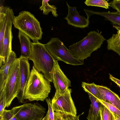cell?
<instances>
[{"mask_svg":"<svg viewBox=\"0 0 120 120\" xmlns=\"http://www.w3.org/2000/svg\"><path fill=\"white\" fill-rule=\"evenodd\" d=\"M99 113L101 120H115L112 114L102 104L100 107Z\"/></svg>","mask_w":120,"mask_h":120,"instance_id":"obj_22","label":"cell"},{"mask_svg":"<svg viewBox=\"0 0 120 120\" xmlns=\"http://www.w3.org/2000/svg\"><path fill=\"white\" fill-rule=\"evenodd\" d=\"M13 10L9 7L0 8V62L3 61V40L7 24L13 21L15 17Z\"/></svg>","mask_w":120,"mask_h":120,"instance_id":"obj_11","label":"cell"},{"mask_svg":"<svg viewBox=\"0 0 120 120\" xmlns=\"http://www.w3.org/2000/svg\"><path fill=\"white\" fill-rule=\"evenodd\" d=\"M19 59L17 58L10 68L6 83L3 90L4 92L6 107H8L16 97L19 85Z\"/></svg>","mask_w":120,"mask_h":120,"instance_id":"obj_6","label":"cell"},{"mask_svg":"<svg viewBox=\"0 0 120 120\" xmlns=\"http://www.w3.org/2000/svg\"><path fill=\"white\" fill-rule=\"evenodd\" d=\"M28 60L33 62L34 66L50 82H52V75L55 59L46 48L45 44L38 41L32 42L31 52Z\"/></svg>","mask_w":120,"mask_h":120,"instance_id":"obj_2","label":"cell"},{"mask_svg":"<svg viewBox=\"0 0 120 120\" xmlns=\"http://www.w3.org/2000/svg\"><path fill=\"white\" fill-rule=\"evenodd\" d=\"M45 47L54 58L57 61H63L66 64L73 65H81L83 61L75 58L63 42L57 38H52L46 44Z\"/></svg>","mask_w":120,"mask_h":120,"instance_id":"obj_5","label":"cell"},{"mask_svg":"<svg viewBox=\"0 0 120 120\" xmlns=\"http://www.w3.org/2000/svg\"><path fill=\"white\" fill-rule=\"evenodd\" d=\"M114 51L118 54L120 56V49L115 50Z\"/></svg>","mask_w":120,"mask_h":120,"instance_id":"obj_33","label":"cell"},{"mask_svg":"<svg viewBox=\"0 0 120 120\" xmlns=\"http://www.w3.org/2000/svg\"><path fill=\"white\" fill-rule=\"evenodd\" d=\"M15 27L36 43L41 40L43 33L39 22L30 12L22 11L15 17L13 22Z\"/></svg>","mask_w":120,"mask_h":120,"instance_id":"obj_4","label":"cell"},{"mask_svg":"<svg viewBox=\"0 0 120 120\" xmlns=\"http://www.w3.org/2000/svg\"><path fill=\"white\" fill-rule=\"evenodd\" d=\"M68 8V14L64 19L68 23L74 27L80 28L87 27L89 23V19L80 15L75 7H71L66 2Z\"/></svg>","mask_w":120,"mask_h":120,"instance_id":"obj_12","label":"cell"},{"mask_svg":"<svg viewBox=\"0 0 120 120\" xmlns=\"http://www.w3.org/2000/svg\"><path fill=\"white\" fill-rule=\"evenodd\" d=\"M16 58L15 53L12 50L8 61L0 67V92L3 90L5 86L8 71L11 64Z\"/></svg>","mask_w":120,"mask_h":120,"instance_id":"obj_15","label":"cell"},{"mask_svg":"<svg viewBox=\"0 0 120 120\" xmlns=\"http://www.w3.org/2000/svg\"><path fill=\"white\" fill-rule=\"evenodd\" d=\"M87 18H89L91 15L96 14L102 16L110 21L113 23L120 26V14L117 12H94L90 10L84 9Z\"/></svg>","mask_w":120,"mask_h":120,"instance_id":"obj_17","label":"cell"},{"mask_svg":"<svg viewBox=\"0 0 120 120\" xmlns=\"http://www.w3.org/2000/svg\"><path fill=\"white\" fill-rule=\"evenodd\" d=\"M80 116L79 115L78 116H71L68 118V120H79V117Z\"/></svg>","mask_w":120,"mask_h":120,"instance_id":"obj_31","label":"cell"},{"mask_svg":"<svg viewBox=\"0 0 120 120\" xmlns=\"http://www.w3.org/2000/svg\"><path fill=\"white\" fill-rule=\"evenodd\" d=\"M13 21L7 25L4 33L3 40V62L5 64L8 60L10 55L12 51V41L13 38L11 29Z\"/></svg>","mask_w":120,"mask_h":120,"instance_id":"obj_14","label":"cell"},{"mask_svg":"<svg viewBox=\"0 0 120 120\" xmlns=\"http://www.w3.org/2000/svg\"><path fill=\"white\" fill-rule=\"evenodd\" d=\"M84 3L88 6H97L106 9L109 8V6L108 2L104 0H86Z\"/></svg>","mask_w":120,"mask_h":120,"instance_id":"obj_23","label":"cell"},{"mask_svg":"<svg viewBox=\"0 0 120 120\" xmlns=\"http://www.w3.org/2000/svg\"><path fill=\"white\" fill-rule=\"evenodd\" d=\"M42 120H43V119Z\"/></svg>","mask_w":120,"mask_h":120,"instance_id":"obj_35","label":"cell"},{"mask_svg":"<svg viewBox=\"0 0 120 120\" xmlns=\"http://www.w3.org/2000/svg\"></svg>","mask_w":120,"mask_h":120,"instance_id":"obj_36","label":"cell"},{"mask_svg":"<svg viewBox=\"0 0 120 120\" xmlns=\"http://www.w3.org/2000/svg\"><path fill=\"white\" fill-rule=\"evenodd\" d=\"M111 112L115 118L120 119V110L112 104L102 100H99Z\"/></svg>","mask_w":120,"mask_h":120,"instance_id":"obj_24","label":"cell"},{"mask_svg":"<svg viewBox=\"0 0 120 120\" xmlns=\"http://www.w3.org/2000/svg\"><path fill=\"white\" fill-rule=\"evenodd\" d=\"M82 86L85 91L91 94L99 100H101L97 85L94 82L89 83L82 82Z\"/></svg>","mask_w":120,"mask_h":120,"instance_id":"obj_21","label":"cell"},{"mask_svg":"<svg viewBox=\"0 0 120 120\" xmlns=\"http://www.w3.org/2000/svg\"><path fill=\"white\" fill-rule=\"evenodd\" d=\"M50 82L33 66L24 92V99L44 101L50 92Z\"/></svg>","mask_w":120,"mask_h":120,"instance_id":"obj_1","label":"cell"},{"mask_svg":"<svg viewBox=\"0 0 120 120\" xmlns=\"http://www.w3.org/2000/svg\"><path fill=\"white\" fill-rule=\"evenodd\" d=\"M105 40L99 32L91 31L83 39L70 46L69 49L75 58L83 61L90 56L92 52L100 48Z\"/></svg>","mask_w":120,"mask_h":120,"instance_id":"obj_3","label":"cell"},{"mask_svg":"<svg viewBox=\"0 0 120 120\" xmlns=\"http://www.w3.org/2000/svg\"><path fill=\"white\" fill-rule=\"evenodd\" d=\"M5 107L4 92L3 90L0 92V116L2 115Z\"/></svg>","mask_w":120,"mask_h":120,"instance_id":"obj_27","label":"cell"},{"mask_svg":"<svg viewBox=\"0 0 120 120\" xmlns=\"http://www.w3.org/2000/svg\"><path fill=\"white\" fill-rule=\"evenodd\" d=\"M50 0H43L42 5L39 8V9L43 11V14L45 15H48L51 12L54 17H57L58 16L56 11L57 8L54 5L49 4L48 2Z\"/></svg>","mask_w":120,"mask_h":120,"instance_id":"obj_20","label":"cell"},{"mask_svg":"<svg viewBox=\"0 0 120 120\" xmlns=\"http://www.w3.org/2000/svg\"><path fill=\"white\" fill-rule=\"evenodd\" d=\"M115 118V120H120V119H119L116 118Z\"/></svg>","mask_w":120,"mask_h":120,"instance_id":"obj_34","label":"cell"},{"mask_svg":"<svg viewBox=\"0 0 120 120\" xmlns=\"http://www.w3.org/2000/svg\"><path fill=\"white\" fill-rule=\"evenodd\" d=\"M46 101L48 109L46 115L43 118V120H54V112L52 106V101L49 98H46Z\"/></svg>","mask_w":120,"mask_h":120,"instance_id":"obj_25","label":"cell"},{"mask_svg":"<svg viewBox=\"0 0 120 120\" xmlns=\"http://www.w3.org/2000/svg\"><path fill=\"white\" fill-rule=\"evenodd\" d=\"M19 59V85L16 97L19 102L23 103L25 102L24 91L30 76L31 71L28 59L21 56Z\"/></svg>","mask_w":120,"mask_h":120,"instance_id":"obj_9","label":"cell"},{"mask_svg":"<svg viewBox=\"0 0 120 120\" xmlns=\"http://www.w3.org/2000/svg\"><path fill=\"white\" fill-rule=\"evenodd\" d=\"M0 117L1 120H17L11 110L5 109Z\"/></svg>","mask_w":120,"mask_h":120,"instance_id":"obj_26","label":"cell"},{"mask_svg":"<svg viewBox=\"0 0 120 120\" xmlns=\"http://www.w3.org/2000/svg\"><path fill=\"white\" fill-rule=\"evenodd\" d=\"M109 6L120 14V0H114L109 3Z\"/></svg>","mask_w":120,"mask_h":120,"instance_id":"obj_29","label":"cell"},{"mask_svg":"<svg viewBox=\"0 0 120 120\" xmlns=\"http://www.w3.org/2000/svg\"><path fill=\"white\" fill-rule=\"evenodd\" d=\"M52 79L56 90L55 94H63L71 86L70 81L61 69L57 61L55 59Z\"/></svg>","mask_w":120,"mask_h":120,"instance_id":"obj_10","label":"cell"},{"mask_svg":"<svg viewBox=\"0 0 120 120\" xmlns=\"http://www.w3.org/2000/svg\"><path fill=\"white\" fill-rule=\"evenodd\" d=\"M109 79L116 83L120 88V80L113 77L111 75L109 74Z\"/></svg>","mask_w":120,"mask_h":120,"instance_id":"obj_30","label":"cell"},{"mask_svg":"<svg viewBox=\"0 0 120 120\" xmlns=\"http://www.w3.org/2000/svg\"><path fill=\"white\" fill-rule=\"evenodd\" d=\"M54 120H68V115L60 112H54Z\"/></svg>","mask_w":120,"mask_h":120,"instance_id":"obj_28","label":"cell"},{"mask_svg":"<svg viewBox=\"0 0 120 120\" xmlns=\"http://www.w3.org/2000/svg\"><path fill=\"white\" fill-rule=\"evenodd\" d=\"M114 27L117 30V34H113L107 41V49L113 51L120 49V26H115Z\"/></svg>","mask_w":120,"mask_h":120,"instance_id":"obj_19","label":"cell"},{"mask_svg":"<svg viewBox=\"0 0 120 120\" xmlns=\"http://www.w3.org/2000/svg\"><path fill=\"white\" fill-rule=\"evenodd\" d=\"M71 91L68 88L63 94H55L51 100L52 107L54 112L76 116V109L71 95Z\"/></svg>","mask_w":120,"mask_h":120,"instance_id":"obj_8","label":"cell"},{"mask_svg":"<svg viewBox=\"0 0 120 120\" xmlns=\"http://www.w3.org/2000/svg\"><path fill=\"white\" fill-rule=\"evenodd\" d=\"M18 38L21 46V57L29 59L31 52L32 42L26 35L19 31Z\"/></svg>","mask_w":120,"mask_h":120,"instance_id":"obj_16","label":"cell"},{"mask_svg":"<svg viewBox=\"0 0 120 120\" xmlns=\"http://www.w3.org/2000/svg\"><path fill=\"white\" fill-rule=\"evenodd\" d=\"M94 120H101L100 113L98 116L95 118Z\"/></svg>","mask_w":120,"mask_h":120,"instance_id":"obj_32","label":"cell"},{"mask_svg":"<svg viewBox=\"0 0 120 120\" xmlns=\"http://www.w3.org/2000/svg\"><path fill=\"white\" fill-rule=\"evenodd\" d=\"M101 100L112 104L120 110V98L105 86L97 85Z\"/></svg>","mask_w":120,"mask_h":120,"instance_id":"obj_13","label":"cell"},{"mask_svg":"<svg viewBox=\"0 0 120 120\" xmlns=\"http://www.w3.org/2000/svg\"><path fill=\"white\" fill-rule=\"evenodd\" d=\"M11 110L17 120H42L46 109L40 104L36 103L15 107Z\"/></svg>","mask_w":120,"mask_h":120,"instance_id":"obj_7","label":"cell"},{"mask_svg":"<svg viewBox=\"0 0 120 120\" xmlns=\"http://www.w3.org/2000/svg\"><path fill=\"white\" fill-rule=\"evenodd\" d=\"M91 102L87 119L88 120H94L99 113L101 103L94 96L89 93H87Z\"/></svg>","mask_w":120,"mask_h":120,"instance_id":"obj_18","label":"cell"}]
</instances>
